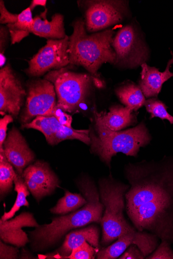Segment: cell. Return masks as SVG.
<instances>
[{"instance_id":"10","label":"cell","mask_w":173,"mask_h":259,"mask_svg":"<svg viewBox=\"0 0 173 259\" xmlns=\"http://www.w3.org/2000/svg\"><path fill=\"white\" fill-rule=\"evenodd\" d=\"M85 26L89 32H96L120 22L127 14L125 2H86Z\"/></svg>"},{"instance_id":"1","label":"cell","mask_w":173,"mask_h":259,"mask_svg":"<svg viewBox=\"0 0 173 259\" xmlns=\"http://www.w3.org/2000/svg\"><path fill=\"white\" fill-rule=\"evenodd\" d=\"M126 210L134 228L173 243V167L146 161L125 168Z\"/></svg>"},{"instance_id":"16","label":"cell","mask_w":173,"mask_h":259,"mask_svg":"<svg viewBox=\"0 0 173 259\" xmlns=\"http://www.w3.org/2000/svg\"><path fill=\"white\" fill-rule=\"evenodd\" d=\"M40 225L30 212H22L14 219L0 220V238L5 243L17 247L25 246L30 242L27 234L22 228L38 227Z\"/></svg>"},{"instance_id":"23","label":"cell","mask_w":173,"mask_h":259,"mask_svg":"<svg viewBox=\"0 0 173 259\" xmlns=\"http://www.w3.org/2000/svg\"><path fill=\"white\" fill-rule=\"evenodd\" d=\"M87 202L83 195L66 191L64 196L58 200L57 204L50 211L54 214L64 215L78 210Z\"/></svg>"},{"instance_id":"31","label":"cell","mask_w":173,"mask_h":259,"mask_svg":"<svg viewBox=\"0 0 173 259\" xmlns=\"http://www.w3.org/2000/svg\"><path fill=\"white\" fill-rule=\"evenodd\" d=\"M146 256L135 245H131L119 256L120 259H143Z\"/></svg>"},{"instance_id":"29","label":"cell","mask_w":173,"mask_h":259,"mask_svg":"<svg viewBox=\"0 0 173 259\" xmlns=\"http://www.w3.org/2000/svg\"><path fill=\"white\" fill-rule=\"evenodd\" d=\"M13 121V116L10 114L6 115L0 120V149L3 148L7 139L8 125Z\"/></svg>"},{"instance_id":"13","label":"cell","mask_w":173,"mask_h":259,"mask_svg":"<svg viewBox=\"0 0 173 259\" xmlns=\"http://www.w3.org/2000/svg\"><path fill=\"white\" fill-rule=\"evenodd\" d=\"M158 238L145 231L135 230L122 235L112 245L99 250L96 257L98 259H114L119 257L131 245H136L146 257L157 248Z\"/></svg>"},{"instance_id":"34","label":"cell","mask_w":173,"mask_h":259,"mask_svg":"<svg viewBox=\"0 0 173 259\" xmlns=\"http://www.w3.org/2000/svg\"><path fill=\"white\" fill-rule=\"evenodd\" d=\"M6 61V58L3 54H1V67H2L4 65Z\"/></svg>"},{"instance_id":"6","label":"cell","mask_w":173,"mask_h":259,"mask_svg":"<svg viewBox=\"0 0 173 259\" xmlns=\"http://www.w3.org/2000/svg\"><path fill=\"white\" fill-rule=\"evenodd\" d=\"M45 79L55 86L57 107L70 113L78 110L85 101L91 83L88 75L67 71L64 68L51 71Z\"/></svg>"},{"instance_id":"3","label":"cell","mask_w":173,"mask_h":259,"mask_svg":"<svg viewBox=\"0 0 173 259\" xmlns=\"http://www.w3.org/2000/svg\"><path fill=\"white\" fill-rule=\"evenodd\" d=\"M73 29L68 48L70 64L82 66L93 76L98 77V70L103 64L116 63L112 30L88 35L85 22L82 19L74 22Z\"/></svg>"},{"instance_id":"4","label":"cell","mask_w":173,"mask_h":259,"mask_svg":"<svg viewBox=\"0 0 173 259\" xmlns=\"http://www.w3.org/2000/svg\"><path fill=\"white\" fill-rule=\"evenodd\" d=\"M90 131L91 151L110 167L112 158L118 153L136 156L140 148L150 143L151 137L145 124L123 131H113L95 121Z\"/></svg>"},{"instance_id":"26","label":"cell","mask_w":173,"mask_h":259,"mask_svg":"<svg viewBox=\"0 0 173 259\" xmlns=\"http://www.w3.org/2000/svg\"><path fill=\"white\" fill-rule=\"evenodd\" d=\"M145 106L147 111L151 114V117H157L162 120H167L173 124V116L167 111L165 105L161 101L155 99L146 101Z\"/></svg>"},{"instance_id":"14","label":"cell","mask_w":173,"mask_h":259,"mask_svg":"<svg viewBox=\"0 0 173 259\" xmlns=\"http://www.w3.org/2000/svg\"><path fill=\"white\" fill-rule=\"evenodd\" d=\"M26 92L8 65L0 70V110L17 117L23 105Z\"/></svg>"},{"instance_id":"7","label":"cell","mask_w":173,"mask_h":259,"mask_svg":"<svg viewBox=\"0 0 173 259\" xmlns=\"http://www.w3.org/2000/svg\"><path fill=\"white\" fill-rule=\"evenodd\" d=\"M56 93L54 84L49 80L38 79L28 85L26 108L21 116L24 124L31 121L38 116H53L57 107Z\"/></svg>"},{"instance_id":"19","label":"cell","mask_w":173,"mask_h":259,"mask_svg":"<svg viewBox=\"0 0 173 259\" xmlns=\"http://www.w3.org/2000/svg\"><path fill=\"white\" fill-rule=\"evenodd\" d=\"M172 64L173 55L172 59L168 61L166 69L163 72H159V69L156 67L148 66L145 62L141 65L140 88L145 98H150L158 96L163 84L173 77V73L169 70Z\"/></svg>"},{"instance_id":"15","label":"cell","mask_w":173,"mask_h":259,"mask_svg":"<svg viewBox=\"0 0 173 259\" xmlns=\"http://www.w3.org/2000/svg\"><path fill=\"white\" fill-rule=\"evenodd\" d=\"M0 152L5 154L8 161L20 176L34 161L36 157L25 139L15 127L9 133L3 148L0 149Z\"/></svg>"},{"instance_id":"2","label":"cell","mask_w":173,"mask_h":259,"mask_svg":"<svg viewBox=\"0 0 173 259\" xmlns=\"http://www.w3.org/2000/svg\"><path fill=\"white\" fill-rule=\"evenodd\" d=\"M78 186L87 203L72 213L54 218L51 223L40 225L30 232V246L33 251H42L52 247L73 229L93 223H101L105 207L95 184L85 177L78 181Z\"/></svg>"},{"instance_id":"20","label":"cell","mask_w":173,"mask_h":259,"mask_svg":"<svg viewBox=\"0 0 173 259\" xmlns=\"http://www.w3.org/2000/svg\"><path fill=\"white\" fill-rule=\"evenodd\" d=\"M95 121L100 122L113 131H120L135 122V116L132 111L126 107L113 106L110 112L94 111Z\"/></svg>"},{"instance_id":"21","label":"cell","mask_w":173,"mask_h":259,"mask_svg":"<svg viewBox=\"0 0 173 259\" xmlns=\"http://www.w3.org/2000/svg\"><path fill=\"white\" fill-rule=\"evenodd\" d=\"M47 10L41 16L33 18L31 33L42 37L53 39H62L66 35L64 28V18L60 14H55L52 20L48 21L46 17Z\"/></svg>"},{"instance_id":"27","label":"cell","mask_w":173,"mask_h":259,"mask_svg":"<svg viewBox=\"0 0 173 259\" xmlns=\"http://www.w3.org/2000/svg\"><path fill=\"white\" fill-rule=\"evenodd\" d=\"M99 250L100 249H98L86 242L82 245L74 249L71 254L64 258L94 259Z\"/></svg>"},{"instance_id":"30","label":"cell","mask_w":173,"mask_h":259,"mask_svg":"<svg viewBox=\"0 0 173 259\" xmlns=\"http://www.w3.org/2000/svg\"><path fill=\"white\" fill-rule=\"evenodd\" d=\"M18 248L10 246L0 242V258H17L19 256Z\"/></svg>"},{"instance_id":"8","label":"cell","mask_w":173,"mask_h":259,"mask_svg":"<svg viewBox=\"0 0 173 259\" xmlns=\"http://www.w3.org/2000/svg\"><path fill=\"white\" fill-rule=\"evenodd\" d=\"M68 43L67 35L62 39H48L46 45L29 61L26 73L31 76H39L49 70L60 69L70 64Z\"/></svg>"},{"instance_id":"5","label":"cell","mask_w":173,"mask_h":259,"mask_svg":"<svg viewBox=\"0 0 173 259\" xmlns=\"http://www.w3.org/2000/svg\"><path fill=\"white\" fill-rule=\"evenodd\" d=\"M98 185L100 199L105 207L101 223V244L108 246L122 235L136 230L127 222L123 213L126 208V194L130 185L112 178L101 179Z\"/></svg>"},{"instance_id":"12","label":"cell","mask_w":173,"mask_h":259,"mask_svg":"<svg viewBox=\"0 0 173 259\" xmlns=\"http://www.w3.org/2000/svg\"><path fill=\"white\" fill-rule=\"evenodd\" d=\"M21 177L38 202L53 194L60 184L59 178L48 163L41 160L30 164Z\"/></svg>"},{"instance_id":"17","label":"cell","mask_w":173,"mask_h":259,"mask_svg":"<svg viewBox=\"0 0 173 259\" xmlns=\"http://www.w3.org/2000/svg\"><path fill=\"white\" fill-rule=\"evenodd\" d=\"M100 231L96 226L74 230L66 234L62 245L54 252L47 255L49 258H64L70 255L74 249L88 242L92 246L100 249Z\"/></svg>"},{"instance_id":"25","label":"cell","mask_w":173,"mask_h":259,"mask_svg":"<svg viewBox=\"0 0 173 259\" xmlns=\"http://www.w3.org/2000/svg\"><path fill=\"white\" fill-rule=\"evenodd\" d=\"M17 172L5 154L0 152V195L2 200L12 191Z\"/></svg>"},{"instance_id":"11","label":"cell","mask_w":173,"mask_h":259,"mask_svg":"<svg viewBox=\"0 0 173 259\" xmlns=\"http://www.w3.org/2000/svg\"><path fill=\"white\" fill-rule=\"evenodd\" d=\"M23 128H32L41 132L47 142L56 145L66 140L77 139L86 145L91 143L90 130H77L64 126L54 116H38L32 121L22 125Z\"/></svg>"},{"instance_id":"22","label":"cell","mask_w":173,"mask_h":259,"mask_svg":"<svg viewBox=\"0 0 173 259\" xmlns=\"http://www.w3.org/2000/svg\"><path fill=\"white\" fill-rule=\"evenodd\" d=\"M116 93L121 103L132 112L145 105L146 101L141 88L133 83L118 88Z\"/></svg>"},{"instance_id":"18","label":"cell","mask_w":173,"mask_h":259,"mask_svg":"<svg viewBox=\"0 0 173 259\" xmlns=\"http://www.w3.org/2000/svg\"><path fill=\"white\" fill-rule=\"evenodd\" d=\"M31 11L28 8L19 14H12L7 10L3 1L0 3V21L7 25L12 44L20 42L31 33L33 24Z\"/></svg>"},{"instance_id":"33","label":"cell","mask_w":173,"mask_h":259,"mask_svg":"<svg viewBox=\"0 0 173 259\" xmlns=\"http://www.w3.org/2000/svg\"><path fill=\"white\" fill-rule=\"evenodd\" d=\"M46 0H33L29 8L31 11H33L36 7L42 6L45 7L46 6Z\"/></svg>"},{"instance_id":"24","label":"cell","mask_w":173,"mask_h":259,"mask_svg":"<svg viewBox=\"0 0 173 259\" xmlns=\"http://www.w3.org/2000/svg\"><path fill=\"white\" fill-rule=\"evenodd\" d=\"M14 190L17 193L16 199L11 210L8 212H5L2 217L1 219L3 221L12 219L21 207L29 206L27 197L30 195V192L21 176L17 173L14 179Z\"/></svg>"},{"instance_id":"32","label":"cell","mask_w":173,"mask_h":259,"mask_svg":"<svg viewBox=\"0 0 173 259\" xmlns=\"http://www.w3.org/2000/svg\"><path fill=\"white\" fill-rule=\"evenodd\" d=\"M53 116H55L62 125L68 127H72V116L61 109L56 107L54 111Z\"/></svg>"},{"instance_id":"28","label":"cell","mask_w":173,"mask_h":259,"mask_svg":"<svg viewBox=\"0 0 173 259\" xmlns=\"http://www.w3.org/2000/svg\"><path fill=\"white\" fill-rule=\"evenodd\" d=\"M170 244L166 241H162L159 247L146 258L149 259H173V251L170 248Z\"/></svg>"},{"instance_id":"9","label":"cell","mask_w":173,"mask_h":259,"mask_svg":"<svg viewBox=\"0 0 173 259\" xmlns=\"http://www.w3.org/2000/svg\"><path fill=\"white\" fill-rule=\"evenodd\" d=\"M112 46L116 55L115 64L134 67L145 63L147 59L146 47L132 25L119 30L113 38Z\"/></svg>"}]
</instances>
